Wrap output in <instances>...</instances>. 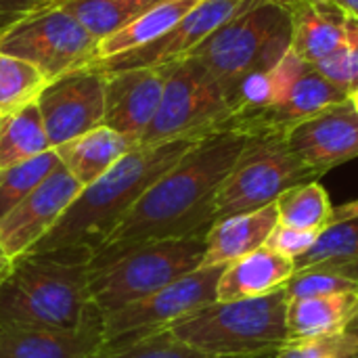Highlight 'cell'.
I'll use <instances>...</instances> for the list:
<instances>
[{"label": "cell", "mask_w": 358, "mask_h": 358, "mask_svg": "<svg viewBox=\"0 0 358 358\" xmlns=\"http://www.w3.org/2000/svg\"><path fill=\"white\" fill-rule=\"evenodd\" d=\"M250 134L220 130L197 141L122 218L94 256L92 268L143 243L208 233L216 222V195Z\"/></svg>", "instance_id": "cell-1"}, {"label": "cell", "mask_w": 358, "mask_h": 358, "mask_svg": "<svg viewBox=\"0 0 358 358\" xmlns=\"http://www.w3.org/2000/svg\"><path fill=\"white\" fill-rule=\"evenodd\" d=\"M197 141L176 138L155 145H136L99 180L84 187L52 231L31 250L88 248L94 256L134 208L145 191L164 176Z\"/></svg>", "instance_id": "cell-2"}, {"label": "cell", "mask_w": 358, "mask_h": 358, "mask_svg": "<svg viewBox=\"0 0 358 358\" xmlns=\"http://www.w3.org/2000/svg\"><path fill=\"white\" fill-rule=\"evenodd\" d=\"M88 248L29 252L13 262L0 285V327L78 331L90 310Z\"/></svg>", "instance_id": "cell-3"}, {"label": "cell", "mask_w": 358, "mask_h": 358, "mask_svg": "<svg viewBox=\"0 0 358 358\" xmlns=\"http://www.w3.org/2000/svg\"><path fill=\"white\" fill-rule=\"evenodd\" d=\"M287 294L283 287L250 300L214 302L170 327L210 358H254L277 352L287 340Z\"/></svg>", "instance_id": "cell-4"}, {"label": "cell", "mask_w": 358, "mask_h": 358, "mask_svg": "<svg viewBox=\"0 0 358 358\" xmlns=\"http://www.w3.org/2000/svg\"><path fill=\"white\" fill-rule=\"evenodd\" d=\"M206 248L208 233L132 248L90 271L88 300L103 317L111 315L201 268Z\"/></svg>", "instance_id": "cell-5"}, {"label": "cell", "mask_w": 358, "mask_h": 358, "mask_svg": "<svg viewBox=\"0 0 358 358\" xmlns=\"http://www.w3.org/2000/svg\"><path fill=\"white\" fill-rule=\"evenodd\" d=\"M289 13L279 4H258L214 31L191 57L235 96L237 84L271 69L289 50Z\"/></svg>", "instance_id": "cell-6"}, {"label": "cell", "mask_w": 358, "mask_h": 358, "mask_svg": "<svg viewBox=\"0 0 358 358\" xmlns=\"http://www.w3.org/2000/svg\"><path fill=\"white\" fill-rule=\"evenodd\" d=\"M235 96L197 59L187 57L170 65L157 113L141 145L176 138H203L231 130Z\"/></svg>", "instance_id": "cell-7"}, {"label": "cell", "mask_w": 358, "mask_h": 358, "mask_svg": "<svg viewBox=\"0 0 358 358\" xmlns=\"http://www.w3.org/2000/svg\"><path fill=\"white\" fill-rule=\"evenodd\" d=\"M317 180V176L292 153L285 136H250L216 195V220L262 210L287 189Z\"/></svg>", "instance_id": "cell-8"}, {"label": "cell", "mask_w": 358, "mask_h": 358, "mask_svg": "<svg viewBox=\"0 0 358 358\" xmlns=\"http://www.w3.org/2000/svg\"><path fill=\"white\" fill-rule=\"evenodd\" d=\"M99 40L65 8H42L0 34V50L36 65L48 80L86 67Z\"/></svg>", "instance_id": "cell-9"}, {"label": "cell", "mask_w": 358, "mask_h": 358, "mask_svg": "<svg viewBox=\"0 0 358 358\" xmlns=\"http://www.w3.org/2000/svg\"><path fill=\"white\" fill-rule=\"evenodd\" d=\"M224 266H201L159 292L103 317V346L136 342L170 329L180 319L216 302Z\"/></svg>", "instance_id": "cell-10"}, {"label": "cell", "mask_w": 358, "mask_h": 358, "mask_svg": "<svg viewBox=\"0 0 358 358\" xmlns=\"http://www.w3.org/2000/svg\"><path fill=\"white\" fill-rule=\"evenodd\" d=\"M258 4L264 2L262 0H203L155 42L105 61L90 63L88 67H94L99 71H117V69H132V67H159V65L178 63L191 57L224 23H229L237 15Z\"/></svg>", "instance_id": "cell-11"}, {"label": "cell", "mask_w": 358, "mask_h": 358, "mask_svg": "<svg viewBox=\"0 0 358 358\" xmlns=\"http://www.w3.org/2000/svg\"><path fill=\"white\" fill-rule=\"evenodd\" d=\"M50 147L96 128L105 117V73L80 67L46 84L36 101Z\"/></svg>", "instance_id": "cell-12"}, {"label": "cell", "mask_w": 358, "mask_h": 358, "mask_svg": "<svg viewBox=\"0 0 358 358\" xmlns=\"http://www.w3.org/2000/svg\"><path fill=\"white\" fill-rule=\"evenodd\" d=\"M84 187L59 166L25 199L0 218V245L15 262L29 254L61 220Z\"/></svg>", "instance_id": "cell-13"}, {"label": "cell", "mask_w": 358, "mask_h": 358, "mask_svg": "<svg viewBox=\"0 0 358 358\" xmlns=\"http://www.w3.org/2000/svg\"><path fill=\"white\" fill-rule=\"evenodd\" d=\"M285 141L292 153L319 178L358 157V111L350 99L327 107L294 126Z\"/></svg>", "instance_id": "cell-14"}, {"label": "cell", "mask_w": 358, "mask_h": 358, "mask_svg": "<svg viewBox=\"0 0 358 358\" xmlns=\"http://www.w3.org/2000/svg\"><path fill=\"white\" fill-rule=\"evenodd\" d=\"M170 65L159 67H132L105 73V117L103 124L126 136L130 143L141 145L147 128L151 126Z\"/></svg>", "instance_id": "cell-15"}, {"label": "cell", "mask_w": 358, "mask_h": 358, "mask_svg": "<svg viewBox=\"0 0 358 358\" xmlns=\"http://www.w3.org/2000/svg\"><path fill=\"white\" fill-rule=\"evenodd\" d=\"M103 344V315L90 306L78 331L0 327V358H92Z\"/></svg>", "instance_id": "cell-16"}, {"label": "cell", "mask_w": 358, "mask_h": 358, "mask_svg": "<svg viewBox=\"0 0 358 358\" xmlns=\"http://www.w3.org/2000/svg\"><path fill=\"white\" fill-rule=\"evenodd\" d=\"M292 40L289 48L306 65H317L336 52L350 29L352 19L327 0H300L287 8Z\"/></svg>", "instance_id": "cell-17"}, {"label": "cell", "mask_w": 358, "mask_h": 358, "mask_svg": "<svg viewBox=\"0 0 358 358\" xmlns=\"http://www.w3.org/2000/svg\"><path fill=\"white\" fill-rule=\"evenodd\" d=\"M294 273L296 264L292 258L268 248H260L224 266L216 287V302H237L266 296L283 287Z\"/></svg>", "instance_id": "cell-18"}, {"label": "cell", "mask_w": 358, "mask_h": 358, "mask_svg": "<svg viewBox=\"0 0 358 358\" xmlns=\"http://www.w3.org/2000/svg\"><path fill=\"white\" fill-rule=\"evenodd\" d=\"M279 222L277 206L216 220L208 231V248L201 266H227L266 245L273 229Z\"/></svg>", "instance_id": "cell-19"}, {"label": "cell", "mask_w": 358, "mask_h": 358, "mask_svg": "<svg viewBox=\"0 0 358 358\" xmlns=\"http://www.w3.org/2000/svg\"><path fill=\"white\" fill-rule=\"evenodd\" d=\"M136 145L113 128L101 124L63 145L55 151L61 166L82 185L88 187L99 180L107 170H111L130 149Z\"/></svg>", "instance_id": "cell-20"}, {"label": "cell", "mask_w": 358, "mask_h": 358, "mask_svg": "<svg viewBox=\"0 0 358 358\" xmlns=\"http://www.w3.org/2000/svg\"><path fill=\"white\" fill-rule=\"evenodd\" d=\"M199 2L203 0H164L151 6L128 25H124L115 34L101 40L96 46V55L90 63L105 61V59H111V57H117V55H124V52H130V50H136L155 42L166 31H170L182 17H187Z\"/></svg>", "instance_id": "cell-21"}, {"label": "cell", "mask_w": 358, "mask_h": 358, "mask_svg": "<svg viewBox=\"0 0 358 358\" xmlns=\"http://www.w3.org/2000/svg\"><path fill=\"white\" fill-rule=\"evenodd\" d=\"M358 315V292L331 294L319 298L289 300L287 304V336L304 340L346 331Z\"/></svg>", "instance_id": "cell-22"}, {"label": "cell", "mask_w": 358, "mask_h": 358, "mask_svg": "<svg viewBox=\"0 0 358 358\" xmlns=\"http://www.w3.org/2000/svg\"><path fill=\"white\" fill-rule=\"evenodd\" d=\"M296 271L319 268L358 283V218L323 229L308 252L294 260Z\"/></svg>", "instance_id": "cell-23"}, {"label": "cell", "mask_w": 358, "mask_h": 358, "mask_svg": "<svg viewBox=\"0 0 358 358\" xmlns=\"http://www.w3.org/2000/svg\"><path fill=\"white\" fill-rule=\"evenodd\" d=\"M42 115L36 103L0 117V170L50 151Z\"/></svg>", "instance_id": "cell-24"}, {"label": "cell", "mask_w": 358, "mask_h": 358, "mask_svg": "<svg viewBox=\"0 0 358 358\" xmlns=\"http://www.w3.org/2000/svg\"><path fill=\"white\" fill-rule=\"evenodd\" d=\"M279 224L298 231H313L321 233L329 227L334 206L319 180H308L296 185L281 193L275 201Z\"/></svg>", "instance_id": "cell-25"}, {"label": "cell", "mask_w": 358, "mask_h": 358, "mask_svg": "<svg viewBox=\"0 0 358 358\" xmlns=\"http://www.w3.org/2000/svg\"><path fill=\"white\" fill-rule=\"evenodd\" d=\"M164 0H59L99 42Z\"/></svg>", "instance_id": "cell-26"}, {"label": "cell", "mask_w": 358, "mask_h": 358, "mask_svg": "<svg viewBox=\"0 0 358 358\" xmlns=\"http://www.w3.org/2000/svg\"><path fill=\"white\" fill-rule=\"evenodd\" d=\"M50 80L29 61L0 50V117L38 101Z\"/></svg>", "instance_id": "cell-27"}, {"label": "cell", "mask_w": 358, "mask_h": 358, "mask_svg": "<svg viewBox=\"0 0 358 358\" xmlns=\"http://www.w3.org/2000/svg\"><path fill=\"white\" fill-rule=\"evenodd\" d=\"M61 166L55 149L0 170V218L6 216L21 199H25L42 180Z\"/></svg>", "instance_id": "cell-28"}, {"label": "cell", "mask_w": 358, "mask_h": 358, "mask_svg": "<svg viewBox=\"0 0 358 358\" xmlns=\"http://www.w3.org/2000/svg\"><path fill=\"white\" fill-rule=\"evenodd\" d=\"M92 358H210L185 342H180L170 329L157 331L153 336L141 338L136 342L103 346L92 355Z\"/></svg>", "instance_id": "cell-29"}, {"label": "cell", "mask_w": 358, "mask_h": 358, "mask_svg": "<svg viewBox=\"0 0 358 358\" xmlns=\"http://www.w3.org/2000/svg\"><path fill=\"white\" fill-rule=\"evenodd\" d=\"M323 78H327L331 84L340 86L342 90H346L348 94L358 86V21L352 19L348 36L344 40V44L331 52L329 57H325L323 61H319L317 65H313Z\"/></svg>", "instance_id": "cell-30"}, {"label": "cell", "mask_w": 358, "mask_h": 358, "mask_svg": "<svg viewBox=\"0 0 358 358\" xmlns=\"http://www.w3.org/2000/svg\"><path fill=\"white\" fill-rule=\"evenodd\" d=\"M287 300H302V298H319V296H331V294H348L358 292V283L340 277L329 271L319 268H306L296 271L287 283L283 285Z\"/></svg>", "instance_id": "cell-31"}, {"label": "cell", "mask_w": 358, "mask_h": 358, "mask_svg": "<svg viewBox=\"0 0 358 358\" xmlns=\"http://www.w3.org/2000/svg\"><path fill=\"white\" fill-rule=\"evenodd\" d=\"M357 342L346 334H329L304 340H287L273 358H346L357 352Z\"/></svg>", "instance_id": "cell-32"}, {"label": "cell", "mask_w": 358, "mask_h": 358, "mask_svg": "<svg viewBox=\"0 0 358 358\" xmlns=\"http://www.w3.org/2000/svg\"><path fill=\"white\" fill-rule=\"evenodd\" d=\"M319 233H313V231H298V229H287V227H281L277 222V227L273 229L268 241L264 248L273 250V252H279L292 260H296L298 256H302L304 252L310 250V245L315 243Z\"/></svg>", "instance_id": "cell-33"}, {"label": "cell", "mask_w": 358, "mask_h": 358, "mask_svg": "<svg viewBox=\"0 0 358 358\" xmlns=\"http://www.w3.org/2000/svg\"><path fill=\"white\" fill-rule=\"evenodd\" d=\"M57 2L59 0H0V34L19 23L21 19L42 8L55 6Z\"/></svg>", "instance_id": "cell-34"}, {"label": "cell", "mask_w": 358, "mask_h": 358, "mask_svg": "<svg viewBox=\"0 0 358 358\" xmlns=\"http://www.w3.org/2000/svg\"><path fill=\"white\" fill-rule=\"evenodd\" d=\"M350 218H358V199L342 203V206H334V214H331V222H342V220H350Z\"/></svg>", "instance_id": "cell-35"}, {"label": "cell", "mask_w": 358, "mask_h": 358, "mask_svg": "<svg viewBox=\"0 0 358 358\" xmlns=\"http://www.w3.org/2000/svg\"><path fill=\"white\" fill-rule=\"evenodd\" d=\"M327 2L334 4L336 8H340L350 19H357L358 21V0H327Z\"/></svg>", "instance_id": "cell-36"}, {"label": "cell", "mask_w": 358, "mask_h": 358, "mask_svg": "<svg viewBox=\"0 0 358 358\" xmlns=\"http://www.w3.org/2000/svg\"><path fill=\"white\" fill-rule=\"evenodd\" d=\"M10 268H13V260L6 256V252H4V250H2V245H0V285H2V283H4V279L8 277Z\"/></svg>", "instance_id": "cell-37"}, {"label": "cell", "mask_w": 358, "mask_h": 358, "mask_svg": "<svg viewBox=\"0 0 358 358\" xmlns=\"http://www.w3.org/2000/svg\"><path fill=\"white\" fill-rule=\"evenodd\" d=\"M346 334H348V336H350V338L357 342V346H358V315L355 317V319H352V323L346 327Z\"/></svg>", "instance_id": "cell-38"}, {"label": "cell", "mask_w": 358, "mask_h": 358, "mask_svg": "<svg viewBox=\"0 0 358 358\" xmlns=\"http://www.w3.org/2000/svg\"><path fill=\"white\" fill-rule=\"evenodd\" d=\"M262 2H268V4H279V6H283V8L287 10L292 4H296V2H300V0H262Z\"/></svg>", "instance_id": "cell-39"}, {"label": "cell", "mask_w": 358, "mask_h": 358, "mask_svg": "<svg viewBox=\"0 0 358 358\" xmlns=\"http://www.w3.org/2000/svg\"><path fill=\"white\" fill-rule=\"evenodd\" d=\"M350 101H352V105H355V109L358 111V86L350 92Z\"/></svg>", "instance_id": "cell-40"}, {"label": "cell", "mask_w": 358, "mask_h": 358, "mask_svg": "<svg viewBox=\"0 0 358 358\" xmlns=\"http://www.w3.org/2000/svg\"><path fill=\"white\" fill-rule=\"evenodd\" d=\"M346 358H358V350H357V352H352V355H348Z\"/></svg>", "instance_id": "cell-41"}, {"label": "cell", "mask_w": 358, "mask_h": 358, "mask_svg": "<svg viewBox=\"0 0 358 358\" xmlns=\"http://www.w3.org/2000/svg\"><path fill=\"white\" fill-rule=\"evenodd\" d=\"M254 358H273V355H262V357H254Z\"/></svg>", "instance_id": "cell-42"}]
</instances>
